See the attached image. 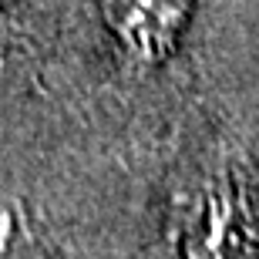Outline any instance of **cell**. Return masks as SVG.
I'll return each mask as SVG.
<instances>
[{
  "label": "cell",
  "instance_id": "cell-2",
  "mask_svg": "<svg viewBox=\"0 0 259 259\" xmlns=\"http://www.w3.org/2000/svg\"><path fill=\"white\" fill-rule=\"evenodd\" d=\"M195 0H111V37L138 71L162 67L182 40Z\"/></svg>",
  "mask_w": 259,
  "mask_h": 259
},
{
  "label": "cell",
  "instance_id": "cell-3",
  "mask_svg": "<svg viewBox=\"0 0 259 259\" xmlns=\"http://www.w3.org/2000/svg\"><path fill=\"white\" fill-rule=\"evenodd\" d=\"M34 229L24 202L10 192H0V259H30Z\"/></svg>",
  "mask_w": 259,
  "mask_h": 259
},
{
  "label": "cell",
  "instance_id": "cell-1",
  "mask_svg": "<svg viewBox=\"0 0 259 259\" xmlns=\"http://www.w3.org/2000/svg\"><path fill=\"white\" fill-rule=\"evenodd\" d=\"M246 199L229 172L199 175L175 202L172 259H236L246 246Z\"/></svg>",
  "mask_w": 259,
  "mask_h": 259
}]
</instances>
